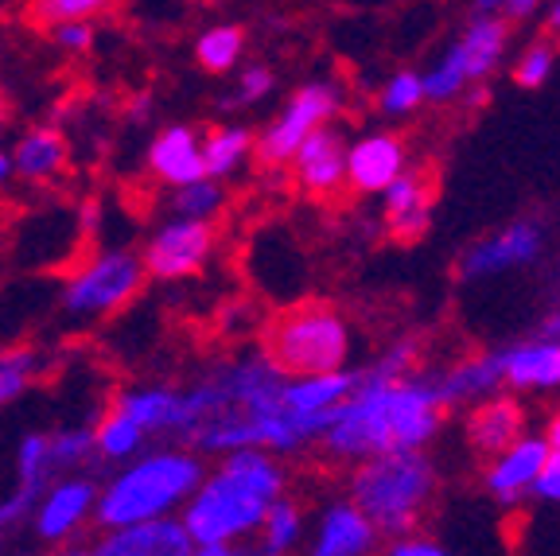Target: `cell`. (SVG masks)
<instances>
[{"label": "cell", "instance_id": "6da1fadb", "mask_svg": "<svg viewBox=\"0 0 560 556\" xmlns=\"http://www.w3.org/2000/svg\"><path fill=\"white\" fill-rule=\"evenodd\" d=\"M444 409L436 374L377 378L362 370V382L342 401L335 425L324 432V448L339 460L359 463L397 448H424L440 432Z\"/></svg>", "mask_w": 560, "mask_h": 556}, {"label": "cell", "instance_id": "7a4b0ae2", "mask_svg": "<svg viewBox=\"0 0 560 556\" xmlns=\"http://www.w3.org/2000/svg\"><path fill=\"white\" fill-rule=\"evenodd\" d=\"M280 490H284V471L269 460L265 448L230 452L219 475L199 483V490L187 498L184 522L195 537V553L230 556L237 537L261 530Z\"/></svg>", "mask_w": 560, "mask_h": 556}, {"label": "cell", "instance_id": "3957f363", "mask_svg": "<svg viewBox=\"0 0 560 556\" xmlns=\"http://www.w3.org/2000/svg\"><path fill=\"white\" fill-rule=\"evenodd\" d=\"M432 490H436V467L429 455H420V448L370 455L350 478V498L366 510L382 537H409L420 525Z\"/></svg>", "mask_w": 560, "mask_h": 556}, {"label": "cell", "instance_id": "277c9868", "mask_svg": "<svg viewBox=\"0 0 560 556\" xmlns=\"http://www.w3.org/2000/svg\"><path fill=\"white\" fill-rule=\"evenodd\" d=\"M202 483V463L187 452H160L149 460L132 463L129 471L105 487L97 498L94 518L105 530H121V525L144 522V518H160L184 498H191Z\"/></svg>", "mask_w": 560, "mask_h": 556}, {"label": "cell", "instance_id": "5b68a950", "mask_svg": "<svg viewBox=\"0 0 560 556\" xmlns=\"http://www.w3.org/2000/svg\"><path fill=\"white\" fill-rule=\"evenodd\" d=\"M347 355V320L327 304H292L272 315L265 327V358L289 378L331 374L342 370Z\"/></svg>", "mask_w": 560, "mask_h": 556}, {"label": "cell", "instance_id": "8992f818", "mask_svg": "<svg viewBox=\"0 0 560 556\" xmlns=\"http://www.w3.org/2000/svg\"><path fill=\"white\" fill-rule=\"evenodd\" d=\"M506 20H499L494 12H482L464 32V39L424 74V90H429L432 102H452L471 82L490 79L499 70L502 55H506Z\"/></svg>", "mask_w": 560, "mask_h": 556}, {"label": "cell", "instance_id": "52a82bcc", "mask_svg": "<svg viewBox=\"0 0 560 556\" xmlns=\"http://www.w3.org/2000/svg\"><path fill=\"white\" fill-rule=\"evenodd\" d=\"M144 273H149L144 262H137L132 253H102L97 262H90L67 285V312L70 315L117 312V308H125L140 292Z\"/></svg>", "mask_w": 560, "mask_h": 556}, {"label": "cell", "instance_id": "ba28073f", "mask_svg": "<svg viewBox=\"0 0 560 556\" xmlns=\"http://www.w3.org/2000/svg\"><path fill=\"white\" fill-rule=\"evenodd\" d=\"M339 109V90L327 86V82H312V86L296 90L292 102L284 105V114L265 129L261 137V164H289L300 152L307 137H312L319 125L331 121V114Z\"/></svg>", "mask_w": 560, "mask_h": 556}, {"label": "cell", "instance_id": "9c48e42d", "mask_svg": "<svg viewBox=\"0 0 560 556\" xmlns=\"http://www.w3.org/2000/svg\"><path fill=\"white\" fill-rule=\"evenodd\" d=\"M545 250V230L529 218L510 222L506 230L490 238H479L471 250H464L459 257V277L464 280H482V277H502L510 269H525L534 265Z\"/></svg>", "mask_w": 560, "mask_h": 556}, {"label": "cell", "instance_id": "30bf717a", "mask_svg": "<svg viewBox=\"0 0 560 556\" xmlns=\"http://www.w3.org/2000/svg\"><path fill=\"white\" fill-rule=\"evenodd\" d=\"M214 250V230L207 218H175L167 227L156 230V238L144 250V269L160 280H179L202 269V262Z\"/></svg>", "mask_w": 560, "mask_h": 556}, {"label": "cell", "instance_id": "8fae6325", "mask_svg": "<svg viewBox=\"0 0 560 556\" xmlns=\"http://www.w3.org/2000/svg\"><path fill=\"white\" fill-rule=\"evenodd\" d=\"M347 160H350V148L342 140V132L331 129V125H319L300 144L296 157H292L296 183L312 199H331L335 192H342V183H347Z\"/></svg>", "mask_w": 560, "mask_h": 556}, {"label": "cell", "instance_id": "7c38bea8", "mask_svg": "<svg viewBox=\"0 0 560 556\" xmlns=\"http://www.w3.org/2000/svg\"><path fill=\"white\" fill-rule=\"evenodd\" d=\"M94 553L102 556H187L195 553V537L187 533V522H175L167 513L144 518V522L109 530V537L97 541Z\"/></svg>", "mask_w": 560, "mask_h": 556}, {"label": "cell", "instance_id": "4fadbf2b", "mask_svg": "<svg viewBox=\"0 0 560 556\" xmlns=\"http://www.w3.org/2000/svg\"><path fill=\"white\" fill-rule=\"evenodd\" d=\"M552 448L541 436H522L506 448V452L494 455V463L487 467V490L499 498L502 506H514L525 490L537 487L545 463H549Z\"/></svg>", "mask_w": 560, "mask_h": 556}, {"label": "cell", "instance_id": "5bb4252c", "mask_svg": "<svg viewBox=\"0 0 560 556\" xmlns=\"http://www.w3.org/2000/svg\"><path fill=\"white\" fill-rule=\"evenodd\" d=\"M405 175V144L389 132H377L350 148L347 160V183L362 195L389 192Z\"/></svg>", "mask_w": 560, "mask_h": 556}, {"label": "cell", "instance_id": "9a60e30c", "mask_svg": "<svg viewBox=\"0 0 560 556\" xmlns=\"http://www.w3.org/2000/svg\"><path fill=\"white\" fill-rule=\"evenodd\" d=\"M377 525L366 518L354 498L350 502H335L331 510L319 518V530H315L312 553L315 556H366L377 548Z\"/></svg>", "mask_w": 560, "mask_h": 556}, {"label": "cell", "instance_id": "2e32d148", "mask_svg": "<svg viewBox=\"0 0 560 556\" xmlns=\"http://www.w3.org/2000/svg\"><path fill=\"white\" fill-rule=\"evenodd\" d=\"M502 378L510 390L525 393L560 390V339L537 335V339L502 347Z\"/></svg>", "mask_w": 560, "mask_h": 556}, {"label": "cell", "instance_id": "e0dca14e", "mask_svg": "<svg viewBox=\"0 0 560 556\" xmlns=\"http://www.w3.org/2000/svg\"><path fill=\"white\" fill-rule=\"evenodd\" d=\"M432 179L420 172H405L401 179L385 192V218L401 242H417L424 230L432 227Z\"/></svg>", "mask_w": 560, "mask_h": 556}, {"label": "cell", "instance_id": "ac0fdd59", "mask_svg": "<svg viewBox=\"0 0 560 556\" xmlns=\"http://www.w3.org/2000/svg\"><path fill=\"white\" fill-rule=\"evenodd\" d=\"M436 385H440V397H444L447 409L467 405V401L490 397L499 385H506V378H502V350L471 355V358H464V362L447 366V370L436 374Z\"/></svg>", "mask_w": 560, "mask_h": 556}, {"label": "cell", "instance_id": "d6986e66", "mask_svg": "<svg viewBox=\"0 0 560 556\" xmlns=\"http://www.w3.org/2000/svg\"><path fill=\"white\" fill-rule=\"evenodd\" d=\"M149 167L172 187H184L207 175V160H202V144L187 125H172L164 129L149 148Z\"/></svg>", "mask_w": 560, "mask_h": 556}, {"label": "cell", "instance_id": "ffe728a7", "mask_svg": "<svg viewBox=\"0 0 560 556\" xmlns=\"http://www.w3.org/2000/svg\"><path fill=\"white\" fill-rule=\"evenodd\" d=\"M90 506H97L94 487L82 483V478H70V483H59L51 487L44 498H39V513H35V530L44 541H67L70 533L86 522Z\"/></svg>", "mask_w": 560, "mask_h": 556}, {"label": "cell", "instance_id": "44dd1931", "mask_svg": "<svg viewBox=\"0 0 560 556\" xmlns=\"http://www.w3.org/2000/svg\"><path fill=\"white\" fill-rule=\"evenodd\" d=\"M467 436L482 455L506 452L510 443L522 440V405L510 397H482L479 409L467 417Z\"/></svg>", "mask_w": 560, "mask_h": 556}, {"label": "cell", "instance_id": "7402d4cb", "mask_svg": "<svg viewBox=\"0 0 560 556\" xmlns=\"http://www.w3.org/2000/svg\"><path fill=\"white\" fill-rule=\"evenodd\" d=\"M359 382H362V370H331V374L292 378V382L284 385V409H292V413L335 409L339 401H347L350 393H354Z\"/></svg>", "mask_w": 560, "mask_h": 556}, {"label": "cell", "instance_id": "603a6c76", "mask_svg": "<svg viewBox=\"0 0 560 556\" xmlns=\"http://www.w3.org/2000/svg\"><path fill=\"white\" fill-rule=\"evenodd\" d=\"M117 409H125L132 420H140L144 432H179V425H184V393H172V390L121 393Z\"/></svg>", "mask_w": 560, "mask_h": 556}, {"label": "cell", "instance_id": "cb8c5ba5", "mask_svg": "<svg viewBox=\"0 0 560 556\" xmlns=\"http://www.w3.org/2000/svg\"><path fill=\"white\" fill-rule=\"evenodd\" d=\"M12 164H16L20 175H27V179H47V175H55L62 164H67V140H62L59 129H35L27 132L24 140L16 144V152H12Z\"/></svg>", "mask_w": 560, "mask_h": 556}, {"label": "cell", "instance_id": "d4e9b609", "mask_svg": "<svg viewBox=\"0 0 560 556\" xmlns=\"http://www.w3.org/2000/svg\"><path fill=\"white\" fill-rule=\"evenodd\" d=\"M249 148H254V137H249L245 129H219V132H210V137L202 140V160H207V175H214V179L230 175L237 164H242L245 157H249Z\"/></svg>", "mask_w": 560, "mask_h": 556}, {"label": "cell", "instance_id": "484cf974", "mask_svg": "<svg viewBox=\"0 0 560 556\" xmlns=\"http://www.w3.org/2000/svg\"><path fill=\"white\" fill-rule=\"evenodd\" d=\"M140 440H144V425L132 420L125 409H114L97 425V452H102L105 460H129L140 448Z\"/></svg>", "mask_w": 560, "mask_h": 556}, {"label": "cell", "instance_id": "4316f807", "mask_svg": "<svg viewBox=\"0 0 560 556\" xmlns=\"http://www.w3.org/2000/svg\"><path fill=\"white\" fill-rule=\"evenodd\" d=\"M195 55H199L202 70H210V74L230 70L237 59H242V27L222 24V27H210V32H202Z\"/></svg>", "mask_w": 560, "mask_h": 556}, {"label": "cell", "instance_id": "83f0119b", "mask_svg": "<svg viewBox=\"0 0 560 556\" xmlns=\"http://www.w3.org/2000/svg\"><path fill=\"white\" fill-rule=\"evenodd\" d=\"M261 533H265V545H261L265 553H289V548L304 537V518H300V510L292 502L277 498L269 518H265Z\"/></svg>", "mask_w": 560, "mask_h": 556}, {"label": "cell", "instance_id": "f1b7e54d", "mask_svg": "<svg viewBox=\"0 0 560 556\" xmlns=\"http://www.w3.org/2000/svg\"><path fill=\"white\" fill-rule=\"evenodd\" d=\"M424 97H429V90H424V79H420V74H412V70H401V74H394V79L385 82L377 105H382V114L401 117V114H412V109H417Z\"/></svg>", "mask_w": 560, "mask_h": 556}, {"label": "cell", "instance_id": "f546056e", "mask_svg": "<svg viewBox=\"0 0 560 556\" xmlns=\"http://www.w3.org/2000/svg\"><path fill=\"white\" fill-rule=\"evenodd\" d=\"M114 0H32L27 16L35 24H62V20H90L97 12H105Z\"/></svg>", "mask_w": 560, "mask_h": 556}, {"label": "cell", "instance_id": "4dcf8cb0", "mask_svg": "<svg viewBox=\"0 0 560 556\" xmlns=\"http://www.w3.org/2000/svg\"><path fill=\"white\" fill-rule=\"evenodd\" d=\"M222 207V187L214 183V175H202L195 183H184L175 195V210L184 218H210Z\"/></svg>", "mask_w": 560, "mask_h": 556}, {"label": "cell", "instance_id": "1f68e13d", "mask_svg": "<svg viewBox=\"0 0 560 556\" xmlns=\"http://www.w3.org/2000/svg\"><path fill=\"white\" fill-rule=\"evenodd\" d=\"M35 350H9V355H0V405H9L16 401L20 393L27 390L35 374Z\"/></svg>", "mask_w": 560, "mask_h": 556}, {"label": "cell", "instance_id": "d6a6232c", "mask_svg": "<svg viewBox=\"0 0 560 556\" xmlns=\"http://www.w3.org/2000/svg\"><path fill=\"white\" fill-rule=\"evenodd\" d=\"M44 487H47V475H20L16 495H12L9 502L0 506V533L24 522L27 513H32L35 506H39V498H44Z\"/></svg>", "mask_w": 560, "mask_h": 556}, {"label": "cell", "instance_id": "836d02e7", "mask_svg": "<svg viewBox=\"0 0 560 556\" xmlns=\"http://www.w3.org/2000/svg\"><path fill=\"white\" fill-rule=\"evenodd\" d=\"M90 452H97V432L90 428H67L51 440L55 467H79L82 460H90Z\"/></svg>", "mask_w": 560, "mask_h": 556}, {"label": "cell", "instance_id": "e575fe53", "mask_svg": "<svg viewBox=\"0 0 560 556\" xmlns=\"http://www.w3.org/2000/svg\"><path fill=\"white\" fill-rule=\"evenodd\" d=\"M552 59H557V55H552V44H529L522 59H517V67H514V82H517V86H525V90L541 86V82L549 79Z\"/></svg>", "mask_w": 560, "mask_h": 556}, {"label": "cell", "instance_id": "d590c367", "mask_svg": "<svg viewBox=\"0 0 560 556\" xmlns=\"http://www.w3.org/2000/svg\"><path fill=\"white\" fill-rule=\"evenodd\" d=\"M272 90V70L265 67H249L242 74V82H237V94L230 105H249V102H261L265 94Z\"/></svg>", "mask_w": 560, "mask_h": 556}, {"label": "cell", "instance_id": "8d00e7d4", "mask_svg": "<svg viewBox=\"0 0 560 556\" xmlns=\"http://www.w3.org/2000/svg\"><path fill=\"white\" fill-rule=\"evenodd\" d=\"M55 39L70 51H82L94 39V27H90V20H62V24H55Z\"/></svg>", "mask_w": 560, "mask_h": 556}, {"label": "cell", "instance_id": "74e56055", "mask_svg": "<svg viewBox=\"0 0 560 556\" xmlns=\"http://www.w3.org/2000/svg\"><path fill=\"white\" fill-rule=\"evenodd\" d=\"M534 495L545 498V502H557L560 506V455H549V463H545L541 478H537Z\"/></svg>", "mask_w": 560, "mask_h": 556}, {"label": "cell", "instance_id": "f35d334b", "mask_svg": "<svg viewBox=\"0 0 560 556\" xmlns=\"http://www.w3.org/2000/svg\"><path fill=\"white\" fill-rule=\"evenodd\" d=\"M389 553L394 556H440L444 553V545H436V541H424V537H397L394 545H389Z\"/></svg>", "mask_w": 560, "mask_h": 556}, {"label": "cell", "instance_id": "ab89813d", "mask_svg": "<svg viewBox=\"0 0 560 556\" xmlns=\"http://www.w3.org/2000/svg\"><path fill=\"white\" fill-rule=\"evenodd\" d=\"M537 335H549V339H560V300H557V308H552V312L541 320V327H537Z\"/></svg>", "mask_w": 560, "mask_h": 556}, {"label": "cell", "instance_id": "60d3db41", "mask_svg": "<svg viewBox=\"0 0 560 556\" xmlns=\"http://www.w3.org/2000/svg\"><path fill=\"white\" fill-rule=\"evenodd\" d=\"M537 4H541V0H510L506 12H510V16H517V20H525L529 12L537 9Z\"/></svg>", "mask_w": 560, "mask_h": 556}, {"label": "cell", "instance_id": "b9f144b4", "mask_svg": "<svg viewBox=\"0 0 560 556\" xmlns=\"http://www.w3.org/2000/svg\"><path fill=\"white\" fill-rule=\"evenodd\" d=\"M545 440H549L552 455H560V413H557V417H552V425H549V436H545Z\"/></svg>", "mask_w": 560, "mask_h": 556}, {"label": "cell", "instance_id": "7bdbcfd3", "mask_svg": "<svg viewBox=\"0 0 560 556\" xmlns=\"http://www.w3.org/2000/svg\"><path fill=\"white\" fill-rule=\"evenodd\" d=\"M510 0H475V9L479 12H499V9H506Z\"/></svg>", "mask_w": 560, "mask_h": 556}, {"label": "cell", "instance_id": "ee69618b", "mask_svg": "<svg viewBox=\"0 0 560 556\" xmlns=\"http://www.w3.org/2000/svg\"><path fill=\"white\" fill-rule=\"evenodd\" d=\"M549 32L560 35V0H552V9H549Z\"/></svg>", "mask_w": 560, "mask_h": 556}, {"label": "cell", "instance_id": "f6af8a7d", "mask_svg": "<svg viewBox=\"0 0 560 556\" xmlns=\"http://www.w3.org/2000/svg\"><path fill=\"white\" fill-rule=\"evenodd\" d=\"M12 172H16V164H12V160H9V157H4V152H0V183L9 179V175H12Z\"/></svg>", "mask_w": 560, "mask_h": 556}, {"label": "cell", "instance_id": "bcb514c9", "mask_svg": "<svg viewBox=\"0 0 560 556\" xmlns=\"http://www.w3.org/2000/svg\"><path fill=\"white\" fill-rule=\"evenodd\" d=\"M0 121H4V94H0Z\"/></svg>", "mask_w": 560, "mask_h": 556}]
</instances>
